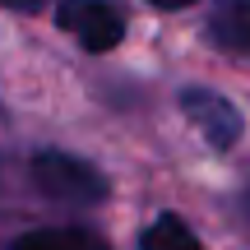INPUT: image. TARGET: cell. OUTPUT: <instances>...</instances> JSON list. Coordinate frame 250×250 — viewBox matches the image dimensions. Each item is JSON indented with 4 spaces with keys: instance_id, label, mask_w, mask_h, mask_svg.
<instances>
[{
    "instance_id": "3",
    "label": "cell",
    "mask_w": 250,
    "mask_h": 250,
    "mask_svg": "<svg viewBox=\"0 0 250 250\" xmlns=\"http://www.w3.org/2000/svg\"><path fill=\"white\" fill-rule=\"evenodd\" d=\"M181 107H186V116L199 125V134H204L213 148H232V144L241 139V130H246V125H241V111H236L223 93L186 88V93H181Z\"/></svg>"
},
{
    "instance_id": "2",
    "label": "cell",
    "mask_w": 250,
    "mask_h": 250,
    "mask_svg": "<svg viewBox=\"0 0 250 250\" xmlns=\"http://www.w3.org/2000/svg\"><path fill=\"white\" fill-rule=\"evenodd\" d=\"M56 23L65 33H74L88 51H111L125 37V19L107 0H61L56 5Z\"/></svg>"
},
{
    "instance_id": "6",
    "label": "cell",
    "mask_w": 250,
    "mask_h": 250,
    "mask_svg": "<svg viewBox=\"0 0 250 250\" xmlns=\"http://www.w3.org/2000/svg\"><path fill=\"white\" fill-rule=\"evenodd\" d=\"M139 250H204L195 241V232H190L186 223H181L176 213H162L158 223L144 232V241H139Z\"/></svg>"
},
{
    "instance_id": "1",
    "label": "cell",
    "mask_w": 250,
    "mask_h": 250,
    "mask_svg": "<svg viewBox=\"0 0 250 250\" xmlns=\"http://www.w3.org/2000/svg\"><path fill=\"white\" fill-rule=\"evenodd\" d=\"M33 186L56 204H98V199H107V176L93 162L70 158V153H37Z\"/></svg>"
},
{
    "instance_id": "9",
    "label": "cell",
    "mask_w": 250,
    "mask_h": 250,
    "mask_svg": "<svg viewBox=\"0 0 250 250\" xmlns=\"http://www.w3.org/2000/svg\"><path fill=\"white\" fill-rule=\"evenodd\" d=\"M246 213H250V190H246Z\"/></svg>"
},
{
    "instance_id": "4",
    "label": "cell",
    "mask_w": 250,
    "mask_h": 250,
    "mask_svg": "<svg viewBox=\"0 0 250 250\" xmlns=\"http://www.w3.org/2000/svg\"><path fill=\"white\" fill-rule=\"evenodd\" d=\"M208 37L232 56H250V0H213Z\"/></svg>"
},
{
    "instance_id": "5",
    "label": "cell",
    "mask_w": 250,
    "mask_h": 250,
    "mask_svg": "<svg viewBox=\"0 0 250 250\" xmlns=\"http://www.w3.org/2000/svg\"><path fill=\"white\" fill-rule=\"evenodd\" d=\"M14 250H111V246L98 232H83V227H46V232L19 236Z\"/></svg>"
},
{
    "instance_id": "8",
    "label": "cell",
    "mask_w": 250,
    "mask_h": 250,
    "mask_svg": "<svg viewBox=\"0 0 250 250\" xmlns=\"http://www.w3.org/2000/svg\"><path fill=\"white\" fill-rule=\"evenodd\" d=\"M5 5H19V9H42L46 0H5Z\"/></svg>"
},
{
    "instance_id": "7",
    "label": "cell",
    "mask_w": 250,
    "mask_h": 250,
    "mask_svg": "<svg viewBox=\"0 0 250 250\" xmlns=\"http://www.w3.org/2000/svg\"><path fill=\"white\" fill-rule=\"evenodd\" d=\"M148 5H158V9H186V5H195V0H148Z\"/></svg>"
}]
</instances>
